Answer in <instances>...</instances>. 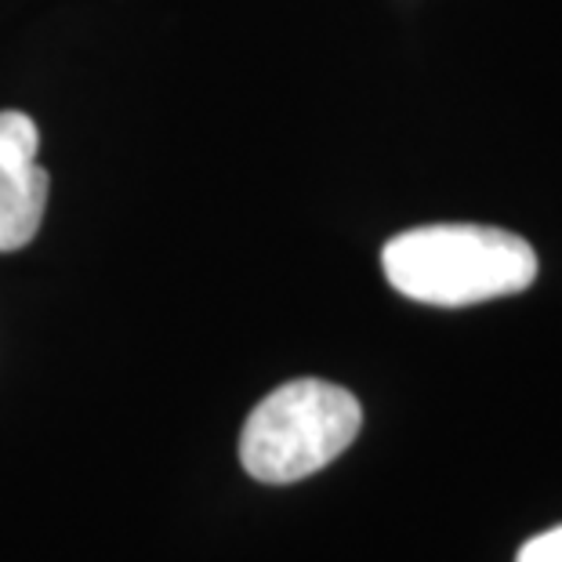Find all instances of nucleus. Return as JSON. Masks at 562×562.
<instances>
[{
	"instance_id": "1",
	"label": "nucleus",
	"mask_w": 562,
	"mask_h": 562,
	"mask_svg": "<svg viewBox=\"0 0 562 562\" xmlns=\"http://www.w3.org/2000/svg\"><path fill=\"white\" fill-rule=\"evenodd\" d=\"M389 283L422 305H480L537 280L533 247L490 225H422L381 250Z\"/></svg>"
},
{
	"instance_id": "2",
	"label": "nucleus",
	"mask_w": 562,
	"mask_h": 562,
	"mask_svg": "<svg viewBox=\"0 0 562 562\" xmlns=\"http://www.w3.org/2000/svg\"><path fill=\"white\" fill-rule=\"evenodd\" d=\"M363 411L349 389L319 378L286 381L250 411L240 461L258 483L283 486L327 469L360 436Z\"/></svg>"
},
{
	"instance_id": "3",
	"label": "nucleus",
	"mask_w": 562,
	"mask_h": 562,
	"mask_svg": "<svg viewBox=\"0 0 562 562\" xmlns=\"http://www.w3.org/2000/svg\"><path fill=\"white\" fill-rule=\"evenodd\" d=\"M37 124L26 113H0V255L26 247L47 207V171L37 164Z\"/></svg>"
},
{
	"instance_id": "4",
	"label": "nucleus",
	"mask_w": 562,
	"mask_h": 562,
	"mask_svg": "<svg viewBox=\"0 0 562 562\" xmlns=\"http://www.w3.org/2000/svg\"><path fill=\"white\" fill-rule=\"evenodd\" d=\"M516 562H562V526H552V530L537 533L533 541H526Z\"/></svg>"
}]
</instances>
